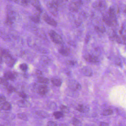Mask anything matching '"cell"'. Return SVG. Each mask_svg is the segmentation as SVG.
I'll return each instance as SVG.
<instances>
[{
  "mask_svg": "<svg viewBox=\"0 0 126 126\" xmlns=\"http://www.w3.org/2000/svg\"><path fill=\"white\" fill-rule=\"evenodd\" d=\"M116 11L114 7H111L108 13L103 17V21L109 26H114L117 24Z\"/></svg>",
  "mask_w": 126,
  "mask_h": 126,
  "instance_id": "6da1fadb",
  "label": "cell"
},
{
  "mask_svg": "<svg viewBox=\"0 0 126 126\" xmlns=\"http://www.w3.org/2000/svg\"><path fill=\"white\" fill-rule=\"evenodd\" d=\"M4 59V62L6 65L9 67H12L15 62V60L13 58V57L10 55L8 50L2 49H0V57Z\"/></svg>",
  "mask_w": 126,
  "mask_h": 126,
  "instance_id": "7a4b0ae2",
  "label": "cell"
},
{
  "mask_svg": "<svg viewBox=\"0 0 126 126\" xmlns=\"http://www.w3.org/2000/svg\"><path fill=\"white\" fill-rule=\"evenodd\" d=\"M49 35L52 40L56 44H62L63 43L61 36L58 34L55 31L50 30L49 32Z\"/></svg>",
  "mask_w": 126,
  "mask_h": 126,
  "instance_id": "3957f363",
  "label": "cell"
},
{
  "mask_svg": "<svg viewBox=\"0 0 126 126\" xmlns=\"http://www.w3.org/2000/svg\"><path fill=\"white\" fill-rule=\"evenodd\" d=\"M62 1L60 0H52L48 2L47 5L49 8L50 11L52 12L53 14L55 15L57 13L58 11V8L60 4V3Z\"/></svg>",
  "mask_w": 126,
  "mask_h": 126,
  "instance_id": "277c9868",
  "label": "cell"
},
{
  "mask_svg": "<svg viewBox=\"0 0 126 126\" xmlns=\"http://www.w3.org/2000/svg\"><path fill=\"white\" fill-rule=\"evenodd\" d=\"M93 7L96 10L100 11H103L106 8L107 5L106 2L103 0H97L93 2Z\"/></svg>",
  "mask_w": 126,
  "mask_h": 126,
  "instance_id": "5b68a950",
  "label": "cell"
},
{
  "mask_svg": "<svg viewBox=\"0 0 126 126\" xmlns=\"http://www.w3.org/2000/svg\"><path fill=\"white\" fill-rule=\"evenodd\" d=\"M82 4L83 1L82 0L72 1L69 4V9L71 12H76L79 10Z\"/></svg>",
  "mask_w": 126,
  "mask_h": 126,
  "instance_id": "8992f818",
  "label": "cell"
},
{
  "mask_svg": "<svg viewBox=\"0 0 126 126\" xmlns=\"http://www.w3.org/2000/svg\"><path fill=\"white\" fill-rule=\"evenodd\" d=\"M42 18L44 19V20L47 24H48L49 25H51L52 26H54V27H56L57 26V23L56 22V21H55L54 20V19H53L52 17L48 16L47 14H44L43 15Z\"/></svg>",
  "mask_w": 126,
  "mask_h": 126,
  "instance_id": "52a82bcc",
  "label": "cell"
},
{
  "mask_svg": "<svg viewBox=\"0 0 126 126\" xmlns=\"http://www.w3.org/2000/svg\"><path fill=\"white\" fill-rule=\"evenodd\" d=\"M85 60L90 63H96L98 62V58L97 56L91 55V54H87L84 56Z\"/></svg>",
  "mask_w": 126,
  "mask_h": 126,
  "instance_id": "ba28073f",
  "label": "cell"
},
{
  "mask_svg": "<svg viewBox=\"0 0 126 126\" xmlns=\"http://www.w3.org/2000/svg\"><path fill=\"white\" fill-rule=\"evenodd\" d=\"M69 87L73 91L80 90L81 89V85L77 82L74 80H72L69 83Z\"/></svg>",
  "mask_w": 126,
  "mask_h": 126,
  "instance_id": "9c48e42d",
  "label": "cell"
},
{
  "mask_svg": "<svg viewBox=\"0 0 126 126\" xmlns=\"http://www.w3.org/2000/svg\"><path fill=\"white\" fill-rule=\"evenodd\" d=\"M48 87L46 85H45V84L39 85L37 87V91L38 93L41 95H45L48 92Z\"/></svg>",
  "mask_w": 126,
  "mask_h": 126,
  "instance_id": "30bf717a",
  "label": "cell"
},
{
  "mask_svg": "<svg viewBox=\"0 0 126 126\" xmlns=\"http://www.w3.org/2000/svg\"><path fill=\"white\" fill-rule=\"evenodd\" d=\"M70 49L69 48L65 47V46H62L60 47V48L59 49V52L63 56L67 57L68 56L70 52Z\"/></svg>",
  "mask_w": 126,
  "mask_h": 126,
  "instance_id": "8fae6325",
  "label": "cell"
},
{
  "mask_svg": "<svg viewBox=\"0 0 126 126\" xmlns=\"http://www.w3.org/2000/svg\"><path fill=\"white\" fill-rule=\"evenodd\" d=\"M4 78L6 80H9L13 81L16 78V74L10 71H6L4 74Z\"/></svg>",
  "mask_w": 126,
  "mask_h": 126,
  "instance_id": "7c38bea8",
  "label": "cell"
},
{
  "mask_svg": "<svg viewBox=\"0 0 126 126\" xmlns=\"http://www.w3.org/2000/svg\"><path fill=\"white\" fill-rule=\"evenodd\" d=\"M81 70L83 72V73L87 76H91L93 75V71L91 69V68H90L89 66H84L82 68Z\"/></svg>",
  "mask_w": 126,
  "mask_h": 126,
  "instance_id": "4fadbf2b",
  "label": "cell"
},
{
  "mask_svg": "<svg viewBox=\"0 0 126 126\" xmlns=\"http://www.w3.org/2000/svg\"><path fill=\"white\" fill-rule=\"evenodd\" d=\"M76 109L82 113H85L87 112L89 110V108L87 106H85L83 104H78L76 107Z\"/></svg>",
  "mask_w": 126,
  "mask_h": 126,
  "instance_id": "5bb4252c",
  "label": "cell"
},
{
  "mask_svg": "<svg viewBox=\"0 0 126 126\" xmlns=\"http://www.w3.org/2000/svg\"><path fill=\"white\" fill-rule=\"evenodd\" d=\"M118 42L120 43L126 44V37L123 35H118L116 34L114 38Z\"/></svg>",
  "mask_w": 126,
  "mask_h": 126,
  "instance_id": "9a60e30c",
  "label": "cell"
},
{
  "mask_svg": "<svg viewBox=\"0 0 126 126\" xmlns=\"http://www.w3.org/2000/svg\"><path fill=\"white\" fill-rule=\"evenodd\" d=\"M51 81L52 84L57 87H59L62 85V81L60 78L57 77H53L51 79Z\"/></svg>",
  "mask_w": 126,
  "mask_h": 126,
  "instance_id": "2e32d148",
  "label": "cell"
},
{
  "mask_svg": "<svg viewBox=\"0 0 126 126\" xmlns=\"http://www.w3.org/2000/svg\"><path fill=\"white\" fill-rule=\"evenodd\" d=\"M30 3L39 12H41V8L40 2L38 0H30Z\"/></svg>",
  "mask_w": 126,
  "mask_h": 126,
  "instance_id": "e0dca14e",
  "label": "cell"
},
{
  "mask_svg": "<svg viewBox=\"0 0 126 126\" xmlns=\"http://www.w3.org/2000/svg\"><path fill=\"white\" fill-rule=\"evenodd\" d=\"M11 108L10 104L8 102H5L2 104H0V108L1 110L8 111L10 110Z\"/></svg>",
  "mask_w": 126,
  "mask_h": 126,
  "instance_id": "ac0fdd59",
  "label": "cell"
},
{
  "mask_svg": "<svg viewBox=\"0 0 126 126\" xmlns=\"http://www.w3.org/2000/svg\"><path fill=\"white\" fill-rule=\"evenodd\" d=\"M17 105L20 107H26L28 106V102L25 99H23L17 101Z\"/></svg>",
  "mask_w": 126,
  "mask_h": 126,
  "instance_id": "d6986e66",
  "label": "cell"
},
{
  "mask_svg": "<svg viewBox=\"0 0 126 126\" xmlns=\"http://www.w3.org/2000/svg\"><path fill=\"white\" fill-rule=\"evenodd\" d=\"M37 82L40 83H42L45 85L49 83V80L47 78L41 76V77H37Z\"/></svg>",
  "mask_w": 126,
  "mask_h": 126,
  "instance_id": "ffe728a7",
  "label": "cell"
},
{
  "mask_svg": "<svg viewBox=\"0 0 126 126\" xmlns=\"http://www.w3.org/2000/svg\"><path fill=\"white\" fill-rule=\"evenodd\" d=\"M14 1L23 6H27L30 3V0H14Z\"/></svg>",
  "mask_w": 126,
  "mask_h": 126,
  "instance_id": "44dd1931",
  "label": "cell"
},
{
  "mask_svg": "<svg viewBox=\"0 0 126 126\" xmlns=\"http://www.w3.org/2000/svg\"><path fill=\"white\" fill-rule=\"evenodd\" d=\"M31 19L32 21L34 23H39L40 21V16L38 13H36L32 15L31 17Z\"/></svg>",
  "mask_w": 126,
  "mask_h": 126,
  "instance_id": "7402d4cb",
  "label": "cell"
},
{
  "mask_svg": "<svg viewBox=\"0 0 126 126\" xmlns=\"http://www.w3.org/2000/svg\"><path fill=\"white\" fill-rule=\"evenodd\" d=\"M94 30L97 32L100 33H103L105 32L106 30L105 27L103 25H99V26H96L94 27Z\"/></svg>",
  "mask_w": 126,
  "mask_h": 126,
  "instance_id": "603a6c76",
  "label": "cell"
},
{
  "mask_svg": "<svg viewBox=\"0 0 126 126\" xmlns=\"http://www.w3.org/2000/svg\"><path fill=\"white\" fill-rule=\"evenodd\" d=\"M36 114L40 117L42 118H47L48 117V114L45 111H38L36 112Z\"/></svg>",
  "mask_w": 126,
  "mask_h": 126,
  "instance_id": "cb8c5ba5",
  "label": "cell"
},
{
  "mask_svg": "<svg viewBox=\"0 0 126 126\" xmlns=\"http://www.w3.org/2000/svg\"><path fill=\"white\" fill-rule=\"evenodd\" d=\"M17 117L19 119L24 120V121H27L28 120V116L24 113H20L17 114Z\"/></svg>",
  "mask_w": 126,
  "mask_h": 126,
  "instance_id": "d4e9b609",
  "label": "cell"
},
{
  "mask_svg": "<svg viewBox=\"0 0 126 126\" xmlns=\"http://www.w3.org/2000/svg\"><path fill=\"white\" fill-rule=\"evenodd\" d=\"M53 116L56 119H58L63 117V114L62 112H61V111H55L53 113Z\"/></svg>",
  "mask_w": 126,
  "mask_h": 126,
  "instance_id": "484cf974",
  "label": "cell"
},
{
  "mask_svg": "<svg viewBox=\"0 0 126 126\" xmlns=\"http://www.w3.org/2000/svg\"><path fill=\"white\" fill-rule=\"evenodd\" d=\"M7 17L10 18L12 20L14 21V20L16 18V16H15V13L13 11H9L7 12Z\"/></svg>",
  "mask_w": 126,
  "mask_h": 126,
  "instance_id": "4316f807",
  "label": "cell"
},
{
  "mask_svg": "<svg viewBox=\"0 0 126 126\" xmlns=\"http://www.w3.org/2000/svg\"><path fill=\"white\" fill-rule=\"evenodd\" d=\"M113 113V110L110 108H107L104 109L102 113V114L104 116L110 115Z\"/></svg>",
  "mask_w": 126,
  "mask_h": 126,
  "instance_id": "83f0119b",
  "label": "cell"
},
{
  "mask_svg": "<svg viewBox=\"0 0 126 126\" xmlns=\"http://www.w3.org/2000/svg\"><path fill=\"white\" fill-rule=\"evenodd\" d=\"M72 124L74 126H82L81 122L78 119H77L75 118H74L72 119Z\"/></svg>",
  "mask_w": 126,
  "mask_h": 126,
  "instance_id": "f1b7e54d",
  "label": "cell"
},
{
  "mask_svg": "<svg viewBox=\"0 0 126 126\" xmlns=\"http://www.w3.org/2000/svg\"><path fill=\"white\" fill-rule=\"evenodd\" d=\"M5 87H6V90H7V92L8 93H9V94L12 93V92L15 91V88L12 86H11V85H10L9 84L8 86H6Z\"/></svg>",
  "mask_w": 126,
  "mask_h": 126,
  "instance_id": "f546056e",
  "label": "cell"
},
{
  "mask_svg": "<svg viewBox=\"0 0 126 126\" xmlns=\"http://www.w3.org/2000/svg\"><path fill=\"white\" fill-rule=\"evenodd\" d=\"M0 84L3 86H5V87L8 86L9 85L8 82H7V80L5 78L1 77L0 78Z\"/></svg>",
  "mask_w": 126,
  "mask_h": 126,
  "instance_id": "4dcf8cb0",
  "label": "cell"
},
{
  "mask_svg": "<svg viewBox=\"0 0 126 126\" xmlns=\"http://www.w3.org/2000/svg\"><path fill=\"white\" fill-rule=\"evenodd\" d=\"M60 109L62 112H64V113H67L69 112V108L67 106L63 105L60 106Z\"/></svg>",
  "mask_w": 126,
  "mask_h": 126,
  "instance_id": "1f68e13d",
  "label": "cell"
},
{
  "mask_svg": "<svg viewBox=\"0 0 126 126\" xmlns=\"http://www.w3.org/2000/svg\"><path fill=\"white\" fill-rule=\"evenodd\" d=\"M20 68L22 70V71H26L27 68H28V65L27 64L23 63H21V64H20Z\"/></svg>",
  "mask_w": 126,
  "mask_h": 126,
  "instance_id": "d6a6232c",
  "label": "cell"
},
{
  "mask_svg": "<svg viewBox=\"0 0 126 126\" xmlns=\"http://www.w3.org/2000/svg\"><path fill=\"white\" fill-rule=\"evenodd\" d=\"M0 35H1V38L5 40H9L10 39V38L8 37V36L7 35H6L5 33H3L2 32H0Z\"/></svg>",
  "mask_w": 126,
  "mask_h": 126,
  "instance_id": "836d02e7",
  "label": "cell"
},
{
  "mask_svg": "<svg viewBox=\"0 0 126 126\" xmlns=\"http://www.w3.org/2000/svg\"><path fill=\"white\" fill-rule=\"evenodd\" d=\"M5 22V24L6 25H7L8 26H11L13 23V21L11 19H10V18L6 17Z\"/></svg>",
  "mask_w": 126,
  "mask_h": 126,
  "instance_id": "e575fe53",
  "label": "cell"
},
{
  "mask_svg": "<svg viewBox=\"0 0 126 126\" xmlns=\"http://www.w3.org/2000/svg\"><path fill=\"white\" fill-rule=\"evenodd\" d=\"M41 60L42 62L44 63H48V61H50V60L49 58H48V57H46V56H44L42 57L41 58Z\"/></svg>",
  "mask_w": 126,
  "mask_h": 126,
  "instance_id": "d590c367",
  "label": "cell"
},
{
  "mask_svg": "<svg viewBox=\"0 0 126 126\" xmlns=\"http://www.w3.org/2000/svg\"><path fill=\"white\" fill-rule=\"evenodd\" d=\"M18 94H19V96H20L21 97H22L24 99H25L27 98V94L24 92H21L19 93Z\"/></svg>",
  "mask_w": 126,
  "mask_h": 126,
  "instance_id": "8d00e7d4",
  "label": "cell"
},
{
  "mask_svg": "<svg viewBox=\"0 0 126 126\" xmlns=\"http://www.w3.org/2000/svg\"><path fill=\"white\" fill-rule=\"evenodd\" d=\"M67 63L71 66H74L76 64V62L74 60H69L67 61Z\"/></svg>",
  "mask_w": 126,
  "mask_h": 126,
  "instance_id": "74e56055",
  "label": "cell"
},
{
  "mask_svg": "<svg viewBox=\"0 0 126 126\" xmlns=\"http://www.w3.org/2000/svg\"><path fill=\"white\" fill-rule=\"evenodd\" d=\"M47 126H57V124L54 122L50 121L48 122Z\"/></svg>",
  "mask_w": 126,
  "mask_h": 126,
  "instance_id": "f35d334b",
  "label": "cell"
},
{
  "mask_svg": "<svg viewBox=\"0 0 126 126\" xmlns=\"http://www.w3.org/2000/svg\"><path fill=\"white\" fill-rule=\"evenodd\" d=\"M0 104H2L5 102H6V98L5 97V96H4L3 95H1L0 96Z\"/></svg>",
  "mask_w": 126,
  "mask_h": 126,
  "instance_id": "ab89813d",
  "label": "cell"
},
{
  "mask_svg": "<svg viewBox=\"0 0 126 126\" xmlns=\"http://www.w3.org/2000/svg\"><path fill=\"white\" fill-rule=\"evenodd\" d=\"M35 74L37 76V77H41L42 76V72L39 70H36V72H35Z\"/></svg>",
  "mask_w": 126,
  "mask_h": 126,
  "instance_id": "60d3db41",
  "label": "cell"
},
{
  "mask_svg": "<svg viewBox=\"0 0 126 126\" xmlns=\"http://www.w3.org/2000/svg\"><path fill=\"white\" fill-rule=\"evenodd\" d=\"M100 126H108V124H107L106 123L102 122L100 123Z\"/></svg>",
  "mask_w": 126,
  "mask_h": 126,
  "instance_id": "b9f144b4",
  "label": "cell"
},
{
  "mask_svg": "<svg viewBox=\"0 0 126 126\" xmlns=\"http://www.w3.org/2000/svg\"><path fill=\"white\" fill-rule=\"evenodd\" d=\"M90 36H89V35H87L86 36V38H85V41H86V43H87V42L89 41V39H90Z\"/></svg>",
  "mask_w": 126,
  "mask_h": 126,
  "instance_id": "7bdbcfd3",
  "label": "cell"
}]
</instances>
